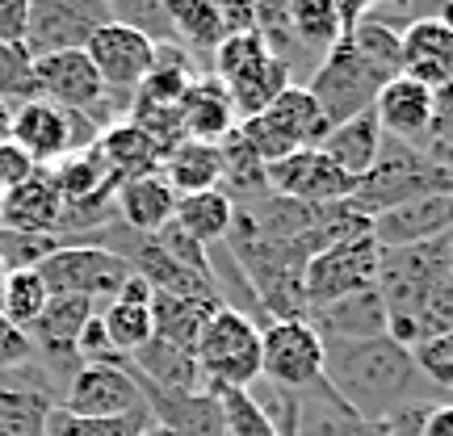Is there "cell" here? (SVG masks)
<instances>
[{
	"label": "cell",
	"instance_id": "obj_1",
	"mask_svg": "<svg viewBox=\"0 0 453 436\" xmlns=\"http://www.w3.org/2000/svg\"><path fill=\"white\" fill-rule=\"evenodd\" d=\"M324 382L365 420H390L428 403L416 356L390 332L370 340H324Z\"/></svg>",
	"mask_w": 453,
	"mask_h": 436
},
{
	"label": "cell",
	"instance_id": "obj_2",
	"mask_svg": "<svg viewBox=\"0 0 453 436\" xmlns=\"http://www.w3.org/2000/svg\"><path fill=\"white\" fill-rule=\"evenodd\" d=\"M428 194H453V168L437 164L424 147L399 143L382 134L378 147V160L365 177L357 180V194L349 197V206L357 214H373L390 210V206H403L411 197H428Z\"/></svg>",
	"mask_w": 453,
	"mask_h": 436
},
{
	"label": "cell",
	"instance_id": "obj_3",
	"mask_svg": "<svg viewBox=\"0 0 453 436\" xmlns=\"http://www.w3.org/2000/svg\"><path fill=\"white\" fill-rule=\"evenodd\" d=\"M194 356L206 394H214V390H252L260 382V327L240 310L219 307L202 327Z\"/></svg>",
	"mask_w": 453,
	"mask_h": 436
},
{
	"label": "cell",
	"instance_id": "obj_4",
	"mask_svg": "<svg viewBox=\"0 0 453 436\" xmlns=\"http://www.w3.org/2000/svg\"><path fill=\"white\" fill-rule=\"evenodd\" d=\"M387 80H395V76H387L378 64H370L349 38H340L336 47L319 59V67L311 72L307 93L315 97L327 130H332V126H340V122L357 118V113L373 110V101H378V93H382Z\"/></svg>",
	"mask_w": 453,
	"mask_h": 436
},
{
	"label": "cell",
	"instance_id": "obj_5",
	"mask_svg": "<svg viewBox=\"0 0 453 436\" xmlns=\"http://www.w3.org/2000/svg\"><path fill=\"white\" fill-rule=\"evenodd\" d=\"M38 277L47 281L50 298H88L93 307H105L122 294V286L134 273H130V264L122 256H113L110 248L64 243L38 264Z\"/></svg>",
	"mask_w": 453,
	"mask_h": 436
},
{
	"label": "cell",
	"instance_id": "obj_6",
	"mask_svg": "<svg viewBox=\"0 0 453 436\" xmlns=\"http://www.w3.org/2000/svg\"><path fill=\"white\" fill-rule=\"evenodd\" d=\"M240 134L252 143V151L260 160L273 164L294 156V151L319 147L327 134V122L319 113V105H315V97L307 93V84H290L265 113L240 122Z\"/></svg>",
	"mask_w": 453,
	"mask_h": 436
},
{
	"label": "cell",
	"instance_id": "obj_7",
	"mask_svg": "<svg viewBox=\"0 0 453 436\" xmlns=\"http://www.w3.org/2000/svg\"><path fill=\"white\" fill-rule=\"evenodd\" d=\"M9 139H13L38 168H50V164L64 160V156H76L84 147H93L101 139V130L88 122V113L64 110V105H50V101L34 97L13 110Z\"/></svg>",
	"mask_w": 453,
	"mask_h": 436
},
{
	"label": "cell",
	"instance_id": "obj_8",
	"mask_svg": "<svg viewBox=\"0 0 453 436\" xmlns=\"http://www.w3.org/2000/svg\"><path fill=\"white\" fill-rule=\"evenodd\" d=\"M260 382L286 394L324 382V336L303 319H273L260 327Z\"/></svg>",
	"mask_w": 453,
	"mask_h": 436
},
{
	"label": "cell",
	"instance_id": "obj_9",
	"mask_svg": "<svg viewBox=\"0 0 453 436\" xmlns=\"http://www.w3.org/2000/svg\"><path fill=\"white\" fill-rule=\"evenodd\" d=\"M382 273V248L373 243V235H349V240L327 243L319 256H311L307 277H303V290H307V307H327L336 298L349 294L373 290Z\"/></svg>",
	"mask_w": 453,
	"mask_h": 436
},
{
	"label": "cell",
	"instance_id": "obj_10",
	"mask_svg": "<svg viewBox=\"0 0 453 436\" xmlns=\"http://www.w3.org/2000/svg\"><path fill=\"white\" fill-rule=\"evenodd\" d=\"M110 21L113 17L105 0H30L21 47L30 59L59 55V50H84L93 42V34Z\"/></svg>",
	"mask_w": 453,
	"mask_h": 436
},
{
	"label": "cell",
	"instance_id": "obj_11",
	"mask_svg": "<svg viewBox=\"0 0 453 436\" xmlns=\"http://www.w3.org/2000/svg\"><path fill=\"white\" fill-rule=\"evenodd\" d=\"M265 185H269V194L303 202V206H340L357 194V177H349L340 164L327 160L319 147L265 164Z\"/></svg>",
	"mask_w": 453,
	"mask_h": 436
},
{
	"label": "cell",
	"instance_id": "obj_12",
	"mask_svg": "<svg viewBox=\"0 0 453 436\" xmlns=\"http://www.w3.org/2000/svg\"><path fill=\"white\" fill-rule=\"evenodd\" d=\"M59 407L72 411V416H101V420H110V416L143 411L147 403L127 361H97V365H81L67 378Z\"/></svg>",
	"mask_w": 453,
	"mask_h": 436
},
{
	"label": "cell",
	"instance_id": "obj_13",
	"mask_svg": "<svg viewBox=\"0 0 453 436\" xmlns=\"http://www.w3.org/2000/svg\"><path fill=\"white\" fill-rule=\"evenodd\" d=\"M84 55L93 59L101 84L110 93H127L134 97V88L147 80V72L156 67V42L147 34L130 30L122 21H110L93 34V42L84 47Z\"/></svg>",
	"mask_w": 453,
	"mask_h": 436
},
{
	"label": "cell",
	"instance_id": "obj_14",
	"mask_svg": "<svg viewBox=\"0 0 453 436\" xmlns=\"http://www.w3.org/2000/svg\"><path fill=\"white\" fill-rule=\"evenodd\" d=\"M449 231H453V194L411 197L403 206H390V210L370 218V235L382 252H390V248L437 243L441 235H449Z\"/></svg>",
	"mask_w": 453,
	"mask_h": 436
},
{
	"label": "cell",
	"instance_id": "obj_15",
	"mask_svg": "<svg viewBox=\"0 0 453 436\" xmlns=\"http://www.w3.org/2000/svg\"><path fill=\"white\" fill-rule=\"evenodd\" d=\"M399 59L403 76L420 80L424 88L453 80V4L433 17L407 21L399 34Z\"/></svg>",
	"mask_w": 453,
	"mask_h": 436
},
{
	"label": "cell",
	"instance_id": "obj_16",
	"mask_svg": "<svg viewBox=\"0 0 453 436\" xmlns=\"http://www.w3.org/2000/svg\"><path fill=\"white\" fill-rule=\"evenodd\" d=\"M34 88L42 101L76 113H93L105 101V84L84 50H59L34 59Z\"/></svg>",
	"mask_w": 453,
	"mask_h": 436
},
{
	"label": "cell",
	"instance_id": "obj_17",
	"mask_svg": "<svg viewBox=\"0 0 453 436\" xmlns=\"http://www.w3.org/2000/svg\"><path fill=\"white\" fill-rule=\"evenodd\" d=\"M97 310L101 307H93L88 298H50L47 310L26 327V336L34 340L38 356H47L50 365H67V378H72V373L81 370V356H76L81 332Z\"/></svg>",
	"mask_w": 453,
	"mask_h": 436
},
{
	"label": "cell",
	"instance_id": "obj_18",
	"mask_svg": "<svg viewBox=\"0 0 453 436\" xmlns=\"http://www.w3.org/2000/svg\"><path fill=\"white\" fill-rule=\"evenodd\" d=\"M139 390H143V403L151 411V420L168 428L177 436H226L223 424V407L214 394L206 390H160V386H147L143 378H134Z\"/></svg>",
	"mask_w": 453,
	"mask_h": 436
},
{
	"label": "cell",
	"instance_id": "obj_19",
	"mask_svg": "<svg viewBox=\"0 0 453 436\" xmlns=\"http://www.w3.org/2000/svg\"><path fill=\"white\" fill-rule=\"evenodd\" d=\"M373 113H378V126L387 139H399V143L424 147L428 151V118H433V88H424L420 80L411 76H395V80L382 84V93L373 101Z\"/></svg>",
	"mask_w": 453,
	"mask_h": 436
},
{
	"label": "cell",
	"instance_id": "obj_20",
	"mask_svg": "<svg viewBox=\"0 0 453 436\" xmlns=\"http://www.w3.org/2000/svg\"><path fill=\"white\" fill-rule=\"evenodd\" d=\"M64 218V197L47 177V168H38L30 180H21L17 189L0 194V226L21 231V235H55Z\"/></svg>",
	"mask_w": 453,
	"mask_h": 436
},
{
	"label": "cell",
	"instance_id": "obj_21",
	"mask_svg": "<svg viewBox=\"0 0 453 436\" xmlns=\"http://www.w3.org/2000/svg\"><path fill=\"white\" fill-rule=\"evenodd\" d=\"M151 294L156 290L147 286L143 277H130L127 286H122V294L97 310L101 327H105V336H110L118 356H134L147 340L156 336V324H151Z\"/></svg>",
	"mask_w": 453,
	"mask_h": 436
},
{
	"label": "cell",
	"instance_id": "obj_22",
	"mask_svg": "<svg viewBox=\"0 0 453 436\" xmlns=\"http://www.w3.org/2000/svg\"><path fill=\"white\" fill-rule=\"evenodd\" d=\"M307 324L319 332L324 340H370V336H387V307H382V294L378 286L349 298H336L327 307H315L307 315Z\"/></svg>",
	"mask_w": 453,
	"mask_h": 436
},
{
	"label": "cell",
	"instance_id": "obj_23",
	"mask_svg": "<svg viewBox=\"0 0 453 436\" xmlns=\"http://www.w3.org/2000/svg\"><path fill=\"white\" fill-rule=\"evenodd\" d=\"M180 126H185V139H197V143H223L231 130L240 126L235 118V105L226 97V84L214 80V76H197L185 97H180Z\"/></svg>",
	"mask_w": 453,
	"mask_h": 436
},
{
	"label": "cell",
	"instance_id": "obj_24",
	"mask_svg": "<svg viewBox=\"0 0 453 436\" xmlns=\"http://www.w3.org/2000/svg\"><path fill=\"white\" fill-rule=\"evenodd\" d=\"M113 202H118V223L130 231H143V235H156L177 214V189L164 180V172L118 180Z\"/></svg>",
	"mask_w": 453,
	"mask_h": 436
},
{
	"label": "cell",
	"instance_id": "obj_25",
	"mask_svg": "<svg viewBox=\"0 0 453 436\" xmlns=\"http://www.w3.org/2000/svg\"><path fill=\"white\" fill-rule=\"evenodd\" d=\"M382 420H365L327 382L298 394V436H378Z\"/></svg>",
	"mask_w": 453,
	"mask_h": 436
},
{
	"label": "cell",
	"instance_id": "obj_26",
	"mask_svg": "<svg viewBox=\"0 0 453 436\" xmlns=\"http://www.w3.org/2000/svg\"><path fill=\"white\" fill-rule=\"evenodd\" d=\"M127 365L134 378H143L147 386H160V390H206L202 386V370H197V356L168 344V340L151 336L134 356H127Z\"/></svg>",
	"mask_w": 453,
	"mask_h": 436
},
{
	"label": "cell",
	"instance_id": "obj_27",
	"mask_svg": "<svg viewBox=\"0 0 453 436\" xmlns=\"http://www.w3.org/2000/svg\"><path fill=\"white\" fill-rule=\"evenodd\" d=\"M378 147H382V126H378V113L365 110V113H357V118H349V122H340V126L327 130L319 151H324L332 164H340L349 177L361 180L373 168V160H378Z\"/></svg>",
	"mask_w": 453,
	"mask_h": 436
},
{
	"label": "cell",
	"instance_id": "obj_28",
	"mask_svg": "<svg viewBox=\"0 0 453 436\" xmlns=\"http://www.w3.org/2000/svg\"><path fill=\"white\" fill-rule=\"evenodd\" d=\"M219 302L214 298H202V294H151V324H156V336L177 344L185 353L197 348V336L211 319Z\"/></svg>",
	"mask_w": 453,
	"mask_h": 436
},
{
	"label": "cell",
	"instance_id": "obj_29",
	"mask_svg": "<svg viewBox=\"0 0 453 436\" xmlns=\"http://www.w3.org/2000/svg\"><path fill=\"white\" fill-rule=\"evenodd\" d=\"M160 172H164V180L177 189V197L219 189V185H223V156H219V143L185 139V143H177L168 156H164Z\"/></svg>",
	"mask_w": 453,
	"mask_h": 436
},
{
	"label": "cell",
	"instance_id": "obj_30",
	"mask_svg": "<svg viewBox=\"0 0 453 436\" xmlns=\"http://www.w3.org/2000/svg\"><path fill=\"white\" fill-rule=\"evenodd\" d=\"M97 147H101V156H105V164L113 168L118 180L160 172V164H164V151L151 143V134H143L134 122H118V126L101 130Z\"/></svg>",
	"mask_w": 453,
	"mask_h": 436
},
{
	"label": "cell",
	"instance_id": "obj_31",
	"mask_svg": "<svg viewBox=\"0 0 453 436\" xmlns=\"http://www.w3.org/2000/svg\"><path fill=\"white\" fill-rule=\"evenodd\" d=\"M173 223L194 235L202 248H214V243L226 240V231L235 223V202L223 194V189H206V194H185L177 197V214Z\"/></svg>",
	"mask_w": 453,
	"mask_h": 436
},
{
	"label": "cell",
	"instance_id": "obj_32",
	"mask_svg": "<svg viewBox=\"0 0 453 436\" xmlns=\"http://www.w3.org/2000/svg\"><path fill=\"white\" fill-rule=\"evenodd\" d=\"M47 177L55 180V189H59V197H64V206L67 202L97 197V194H105V189L118 185V177H113V168L105 164V156H101L97 143L76 151V156H64L59 164H50Z\"/></svg>",
	"mask_w": 453,
	"mask_h": 436
},
{
	"label": "cell",
	"instance_id": "obj_33",
	"mask_svg": "<svg viewBox=\"0 0 453 436\" xmlns=\"http://www.w3.org/2000/svg\"><path fill=\"white\" fill-rule=\"evenodd\" d=\"M59 403L38 386L0 382V436H47V411Z\"/></svg>",
	"mask_w": 453,
	"mask_h": 436
},
{
	"label": "cell",
	"instance_id": "obj_34",
	"mask_svg": "<svg viewBox=\"0 0 453 436\" xmlns=\"http://www.w3.org/2000/svg\"><path fill=\"white\" fill-rule=\"evenodd\" d=\"M290 84H294V76L286 72V64L269 59V64H260L257 72H248V76H240L235 84H226V97L235 105V118L248 122V118H257V113L269 110Z\"/></svg>",
	"mask_w": 453,
	"mask_h": 436
},
{
	"label": "cell",
	"instance_id": "obj_35",
	"mask_svg": "<svg viewBox=\"0 0 453 436\" xmlns=\"http://www.w3.org/2000/svg\"><path fill=\"white\" fill-rule=\"evenodd\" d=\"M286 4H290V21L298 30V38H303V47L315 50L319 59L349 34L336 0H286Z\"/></svg>",
	"mask_w": 453,
	"mask_h": 436
},
{
	"label": "cell",
	"instance_id": "obj_36",
	"mask_svg": "<svg viewBox=\"0 0 453 436\" xmlns=\"http://www.w3.org/2000/svg\"><path fill=\"white\" fill-rule=\"evenodd\" d=\"M151 411H130V416H110V420H101V416H72L64 407L55 403L47 411V436H143L151 428Z\"/></svg>",
	"mask_w": 453,
	"mask_h": 436
},
{
	"label": "cell",
	"instance_id": "obj_37",
	"mask_svg": "<svg viewBox=\"0 0 453 436\" xmlns=\"http://www.w3.org/2000/svg\"><path fill=\"white\" fill-rule=\"evenodd\" d=\"M47 302L50 294H47V281L38 277V269H17L0 286V315L17 327H30L47 310Z\"/></svg>",
	"mask_w": 453,
	"mask_h": 436
},
{
	"label": "cell",
	"instance_id": "obj_38",
	"mask_svg": "<svg viewBox=\"0 0 453 436\" xmlns=\"http://www.w3.org/2000/svg\"><path fill=\"white\" fill-rule=\"evenodd\" d=\"M399 34L403 26H390L382 17H361L353 30L344 34L370 64H378L387 76H403V59H399Z\"/></svg>",
	"mask_w": 453,
	"mask_h": 436
},
{
	"label": "cell",
	"instance_id": "obj_39",
	"mask_svg": "<svg viewBox=\"0 0 453 436\" xmlns=\"http://www.w3.org/2000/svg\"><path fill=\"white\" fill-rule=\"evenodd\" d=\"M273 55L265 47L260 34H240V38H223V47L211 55V76L223 84H235L240 76L257 72L260 64H269Z\"/></svg>",
	"mask_w": 453,
	"mask_h": 436
},
{
	"label": "cell",
	"instance_id": "obj_40",
	"mask_svg": "<svg viewBox=\"0 0 453 436\" xmlns=\"http://www.w3.org/2000/svg\"><path fill=\"white\" fill-rule=\"evenodd\" d=\"M214 399L223 407L226 436H277L269 411L257 399V390H214Z\"/></svg>",
	"mask_w": 453,
	"mask_h": 436
},
{
	"label": "cell",
	"instance_id": "obj_41",
	"mask_svg": "<svg viewBox=\"0 0 453 436\" xmlns=\"http://www.w3.org/2000/svg\"><path fill=\"white\" fill-rule=\"evenodd\" d=\"M105 9H110L113 21H122L130 30L147 34L156 47H168V42H177V34H173V21L164 13V0H105ZM180 47V42H177Z\"/></svg>",
	"mask_w": 453,
	"mask_h": 436
},
{
	"label": "cell",
	"instance_id": "obj_42",
	"mask_svg": "<svg viewBox=\"0 0 453 436\" xmlns=\"http://www.w3.org/2000/svg\"><path fill=\"white\" fill-rule=\"evenodd\" d=\"M38 97L34 88V59L26 55L21 42H0V105H26Z\"/></svg>",
	"mask_w": 453,
	"mask_h": 436
},
{
	"label": "cell",
	"instance_id": "obj_43",
	"mask_svg": "<svg viewBox=\"0 0 453 436\" xmlns=\"http://www.w3.org/2000/svg\"><path fill=\"white\" fill-rule=\"evenodd\" d=\"M55 248H64L59 235H21V231H4V226H0V260H4L9 273H17V269H38Z\"/></svg>",
	"mask_w": 453,
	"mask_h": 436
},
{
	"label": "cell",
	"instance_id": "obj_44",
	"mask_svg": "<svg viewBox=\"0 0 453 436\" xmlns=\"http://www.w3.org/2000/svg\"><path fill=\"white\" fill-rule=\"evenodd\" d=\"M411 356H416V370L424 373V382H433L441 390H453V332L416 344Z\"/></svg>",
	"mask_w": 453,
	"mask_h": 436
},
{
	"label": "cell",
	"instance_id": "obj_45",
	"mask_svg": "<svg viewBox=\"0 0 453 436\" xmlns=\"http://www.w3.org/2000/svg\"><path fill=\"white\" fill-rule=\"evenodd\" d=\"M38 348H34V340L26 336V327L9 324L4 315H0V378L4 373H17L21 365H30Z\"/></svg>",
	"mask_w": 453,
	"mask_h": 436
},
{
	"label": "cell",
	"instance_id": "obj_46",
	"mask_svg": "<svg viewBox=\"0 0 453 436\" xmlns=\"http://www.w3.org/2000/svg\"><path fill=\"white\" fill-rule=\"evenodd\" d=\"M453 147V80L433 88V118H428V151Z\"/></svg>",
	"mask_w": 453,
	"mask_h": 436
},
{
	"label": "cell",
	"instance_id": "obj_47",
	"mask_svg": "<svg viewBox=\"0 0 453 436\" xmlns=\"http://www.w3.org/2000/svg\"><path fill=\"white\" fill-rule=\"evenodd\" d=\"M211 4L219 26H223V38L257 34V0H211Z\"/></svg>",
	"mask_w": 453,
	"mask_h": 436
},
{
	"label": "cell",
	"instance_id": "obj_48",
	"mask_svg": "<svg viewBox=\"0 0 453 436\" xmlns=\"http://www.w3.org/2000/svg\"><path fill=\"white\" fill-rule=\"evenodd\" d=\"M34 172H38V164H34L30 156L13 143V139H4V143H0V194L17 189V185H21V180H30Z\"/></svg>",
	"mask_w": 453,
	"mask_h": 436
},
{
	"label": "cell",
	"instance_id": "obj_49",
	"mask_svg": "<svg viewBox=\"0 0 453 436\" xmlns=\"http://www.w3.org/2000/svg\"><path fill=\"white\" fill-rule=\"evenodd\" d=\"M30 0H0V42H21Z\"/></svg>",
	"mask_w": 453,
	"mask_h": 436
},
{
	"label": "cell",
	"instance_id": "obj_50",
	"mask_svg": "<svg viewBox=\"0 0 453 436\" xmlns=\"http://www.w3.org/2000/svg\"><path fill=\"white\" fill-rule=\"evenodd\" d=\"M416 436H453V403H433V407H424Z\"/></svg>",
	"mask_w": 453,
	"mask_h": 436
},
{
	"label": "cell",
	"instance_id": "obj_51",
	"mask_svg": "<svg viewBox=\"0 0 453 436\" xmlns=\"http://www.w3.org/2000/svg\"><path fill=\"white\" fill-rule=\"evenodd\" d=\"M370 4H373V0H336L340 17H344V30H353L357 21H361V13H365Z\"/></svg>",
	"mask_w": 453,
	"mask_h": 436
},
{
	"label": "cell",
	"instance_id": "obj_52",
	"mask_svg": "<svg viewBox=\"0 0 453 436\" xmlns=\"http://www.w3.org/2000/svg\"><path fill=\"white\" fill-rule=\"evenodd\" d=\"M197 4H206V0H164V13H168V21L177 26L180 17H185V13H194ZM173 34H177V30H173Z\"/></svg>",
	"mask_w": 453,
	"mask_h": 436
},
{
	"label": "cell",
	"instance_id": "obj_53",
	"mask_svg": "<svg viewBox=\"0 0 453 436\" xmlns=\"http://www.w3.org/2000/svg\"><path fill=\"white\" fill-rule=\"evenodd\" d=\"M9 122H13V110H9V105H0V143L9 139Z\"/></svg>",
	"mask_w": 453,
	"mask_h": 436
},
{
	"label": "cell",
	"instance_id": "obj_54",
	"mask_svg": "<svg viewBox=\"0 0 453 436\" xmlns=\"http://www.w3.org/2000/svg\"><path fill=\"white\" fill-rule=\"evenodd\" d=\"M437 164H445V168H453V147H437V151H428Z\"/></svg>",
	"mask_w": 453,
	"mask_h": 436
},
{
	"label": "cell",
	"instance_id": "obj_55",
	"mask_svg": "<svg viewBox=\"0 0 453 436\" xmlns=\"http://www.w3.org/2000/svg\"><path fill=\"white\" fill-rule=\"evenodd\" d=\"M143 436H177V432H168V428H160V424H151Z\"/></svg>",
	"mask_w": 453,
	"mask_h": 436
},
{
	"label": "cell",
	"instance_id": "obj_56",
	"mask_svg": "<svg viewBox=\"0 0 453 436\" xmlns=\"http://www.w3.org/2000/svg\"><path fill=\"white\" fill-rule=\"evenodd\" d=\"M382 4H395V9H407L411 0H382Z\"/></svg>",
	"mask_w": 453,
	"mask_h": 436
},
{
	"label": "cell",
	"instance_id": "obj_57",
	"mask_svg": "<svg viewBox=\"0 0 453 436\" xmlns=\"http://www.w3.org/2000/svg\"><path fill=\"white\" fill-rule=\"evenodd\" d=\"M4 277H9V269H4V260H0V286H4Z\"/></svg>",
	"mask_w": 453,
	"mask_h": 436
}]
</instances>
